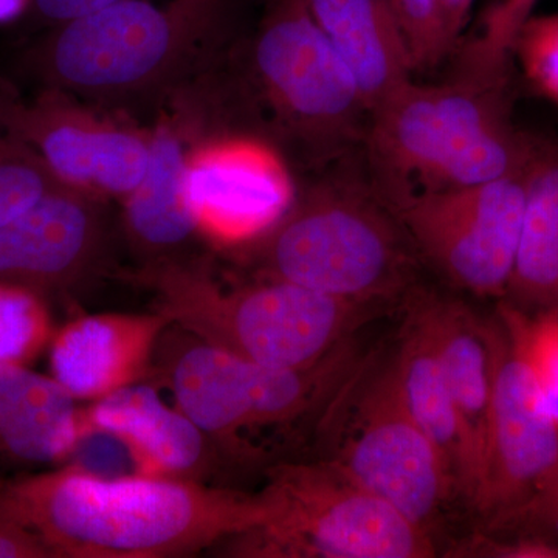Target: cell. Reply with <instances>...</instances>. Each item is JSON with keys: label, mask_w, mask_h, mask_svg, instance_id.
Masks as SVG:
<instances>
[{"label": "cell", "mask_w": 558, "mask_h": 558, "mask_svg": "<svg viewBox=\"0 0 558 558\" xmlns=\"http://www.w3.org/2000/svg\"><path fill=\"white\" fill-rule=\"evenodd\" d=\"M0 513L35 534L51 558H163L220 545L269 515L263 492L80 465L28 473L0 486Z\"/></svg>", "instance_id": "1"}, {"label": "cell", "mask_w": 558, "mask_h": 558, "mask_svg": "<svg viewBox=\"0 0 558 558\" xmlns=\"http://www.w3.org/2000/svg\"><path fill=\"white\" fill-rule=\"evenodd\" d=\"M502 90L454 76L392 92L363 142L381 196L462 189L523 167L538 145L513 130Z\"/></svg>", "instance_id": "2"}, {"label": "cell", "mask_w": 558, "mask_h": 558, "mask_svg": "<svg viewBox=\"0 0 558 558\" xmlns=\"http://www.w3.org/2000/svg\"><path fill=\"white\" fill-rule=\"evenodd\" d=\"M256 244L260 277L369 306L416 278L417 250L398 216L373 182L348 172L307 190Z\"/></svg>", "instance_id": "3"}, {"label": "cell", "mask_w": 558, "mask_h": 558, "mask_svg": "<svg viewBox=\"0 0 558 558\" xmlns=\"http://www.w3.org/2000/svg\"><path fill=\"white\" fill-rule=\"evenodd\" d=\"M143 278L159 295V312L172 325L259 365L310 369L352 340L371 314L369 304L336 299L260 277L223 289L207 270L163 263Z\"/></svg>", "instance_id": "4"}, {"label": "cell", "mask_w": 558, "mask_h": 558, "mask_svg": "<svg viewBox=\"0 0 558 558\" xmlns=\"http://www.w3.org/2000/svg\"><path fill=\"white\" fill-rule=\"evenodd\" d=\"M236 0H120L58 24L33 64L51 89L128 98L160 89L220 40Z\"/></svg>", "instance_id": "5"}, {"label": "cell", "mask_w": 558, "mask_h": 558, "mask_svg": "<svg viewBox=\"0 0 558 558\" xmlns=\"http://www.w3.org/2000/svg\"><path fill=\"white\" fill-rule=\"evenodd\" d=\"M323 461L432 532L457 497L446 459L410 411L395 352H371L337 389L318 421Z\"/></svg>", "instance_id": "6"}, {"label": "cell", "mask_w": 558, "mask_h": 558, "mask_svg": "<svg viewBox=\"0 0 558 558\" xmlns=\"http://www.w3.org/2000/svg\"><path fill=\"white\" fill-rule=\"evenodd\" d=\"M182 332L175 343L165 332V380L175 407L231 458H258L250 438L260 432L322 417L362 360L349 340L310 369L270 368Z\"/></svg>", "instance_id": "7"}, {"label": "cell", "mask_w": 558, "mask_h": 558, "mask_svg": "<svg viewBox=\"0 0 558 558\" xmlns=\"http://www.w3.org/2000/svg\"><path fill=\"white\" fill-rule=\"evenodd\" d=\"M269 515L227 539L231 556L248 558H427L432 532L329 462L274 468L263 488Z\"/></svg>", "instance_id": "8"}, {"label": "cell", "mask_w": 558, "mask_h": 558, "mask_svg": "<svg viewBox=\"0 0 558 558\" xmlns=\"http://www.w3.org/2000/svg\"><path fill=\"white\" fill-rule=\"evenodd\" d=\"M253 75L279 126L319 159L365 142L369 108L306 0H277L252 47Z\"/></svg>", "instance_id": "9"}, {"label": "cell", "mask_w": 558, "mask_h": 558, "mask_svg": "<svg viewBox=\"0 0 558 558\" xmlns=\"http://www.w3.org/2000/svg\"><path fill=\"white\" fill-rule=\"evenodd\" d=\"M532 157L509 174L476 185L381 197L398 216L418 255L444 277L475 295H506Z\"/></svg>", "instance_id": "10"}, {"label": "cell", "mask_w": 558, "mask_h": 558, "mask_svg": "<svg viewBox=\"0 0 558 558\" xmlns=\"http://www.w3.org/2000/svg\"><path fill=\"white\" fill-rule=\"evenodd\" d=\"M0 120L58 182L94 196L126 197L148 167L150 135L87 112L62 90L28 101L0 86Z\"/></svg>", "instance_id": "11"}, {"label": "cell", "mask_w": 558, "mask_h": 558, "mask_svg": "<svg viewBox=\"0 0 558 558\" xmlns=\"http://www.w3.org/2000/svg\"><path fill=\"white\" fill-rule=\"evenodd\" d=\"M494 400L486 480L476 512L488 527L521 508L558 465V427L505 323L492 325Z\"/></svg>", "instance_id": "12"}, {"label": "cell", "mask_w": 558, "mask_h": 558, "mask_svg": "<svg viewBox=\"0 0 558 558\" xmlns=\"http://www.w3.org/2000/svg\"><path fill=\"white\" fill-rule=\"evenodd\" d=\"M185 182L197 230L223 247L258 242L295 202L288 167L259 140L202 143L190 150Z\"/></svg>", "instance_id": "13"}, {"label": "cell", "mask_w": 558, "mask_h": 558, "mask_svg": "<svg viewBox=\"0 0 558 558\" xmlns=\"http://www.w3.org/2000/svg\"><path fill=\"white\" fill-rule=\"evenodd\" d=\"M100 197L58 183L0 226V281L43 293L64 288L98 258Z\"/></svg>", "instance_id": "14"}, {"label": "cell", "mask_w": 558, "mask_h": 558, "mask_svg": "<svg viewBox=\"0 0 558 558\" xmlns=\"http://www.w3.org/2000/svg\"><path fill=\"white\" fill-rule=\"evenodd\" d=\"M170 326L159 311L72 319L50 341L51 377L76 400H98L138 384Z\"/></svg>", "instance_id": "15"}, {"label": "cell", "mask_w": 558, "mask_h": 558, "mask_svg": "<svg viewBox=\"0 0 558 558\" xmlns=\"http://www.w3.org/2000/svg\"><path fill=\"white\" fill-rule=\"evenodd\" d=\"M429 315L439 357L465 450V481L461 497L476 509L486 480L492 400H494V337L459 301L427 292Z\"/></svg>", "instance_id": "16"}, {"label": "cell", "mask_w": 558, "mask_h": 558, "mask_svg": "<svg viewBox=\"0 0 558 558\" xmlns=\"http://www.w3.org/2000/svg\"><path fill=\"white\" fill-rule=\"evenodd\" d=\"M83 438V409L53 377L0 366V486L58 468Z\"/></svg>", "instance_id": "17"}, {"label": "cell", "mask_w": 558, "mask_h": 558, "mask_svg": "<svg viewBox=\"0 0 558 558\" xmlns=\"http://www.w3.org/2000/svg\"><path fill=\"white\" fill-rule=\"evenodd\" d=\"M83 424L84 436L117 440L142 475L193 480L207 465V436L148 385H130L95 400L83 410Z\"/></svg>", "instance_id": "18"}, {"label": "cell", "mask_w": 558, "mask_h": 558, "mask_svg": "<svg viewBox=\"0 0 558 558\" xmlns=\"http://www.w3.org/2000/svg\"><path fill=\"white\" fill-rule=\"evenodd\" d=\"M312 17L351 70L369 112L413 80L395 0H306Z\"/></svg>", "instance_id": "19"}, {"label": "cell", "mask_w": 558, "mask_h": 558, "mask_svg": "<svg viewBox=\"0 0 558 558\" xmlns=\"http://www.w3.org/2000/svg\"><path fill=\"white\" fill-rule=\"evenodd\" d=\"M395 357L410 411L446 459L461 497L465 481V450L449 385L439 357L427 292L410 301Z\"/></svg>", "instance_id": "20"}, {"label": "cell", "mask_w": 558, "mask_h": 558, "mask_svg": "<svg viewBox=\"0 0 558 558\" xmlns=\"http://www.w3.org/2000/svg\"><path fill=\"white\" fill-rule=\"evenodd\" d=\"M190 150L175 124H161L150 134L145 175L124 197L128 233L150 255H167L201 234L186 197Z\"/></svg>", "instance_id": "21"}, {"label": "cell", "mask_w": 558, "mask_h": 558, "mask_svg": "<svg viewBox=\"0 0 558 558\" xmlns=\"http://www.w3.org/2000/svg\"><path fill=\"white\" fill-rule=\"evenodd\" d=\"M506 295L517 310H558V150L538 146Z\"/></svg>", "instance_id": "22"}, {"label": "cell", "mask_w": 558, "mask_h": 558, "mask_svg": "<svg viewBox=\"0 0 558 558\" xmlns=\"http://www.w3.org/2000/svg\"><path fill=\"white\" fill-rule=\"evenodd\" d=\"M538 0H498L483 28L459 51L457 76L505 86L513 46Z\"/></svg>", "instance_id": "23"}, {"label": "cell", "mask_w": 558, "mask_h": 558, "mask_svg": "<svg viewBox=\"0 0 558 558\" xmlns=\"http://www.w3.org/2000/svg\"><path fill=\"white\" fill-rule=\"evenodd\" d=\"M53 322L46 296L0 281V366H27L49 347Z\"/></svg>", "instance_id": "24"}, {"label": "cell", "mask_w": 558, "mask_h": 558, "mask_svg": "<svg viewBox=\"0 0 558 558\" xmlns=\"http://www.w3.org/2000/svg\"><path fill=\"white\" fill-rule=\"evenodd\" d=\"M501 322L531 366L545 409L558 427V310L531 318L509 304L501 310Z\"/></svg>", "instance_id": "25"}, {"label": "cell", "mask_w": 558, "mask_h": 558, "mask_svg": "<svg viewBox=\"0 0 558 558\" xmlns=\"http://www.w3.org/2000/svg\"><path fill=\"white\" fill-rule=\"evenodd\" d=\"M58 183L39 157L0 120V226Z\"/></svg>", "instance_id": "26"}, {"label": "cell", "mask_w": 558, "mask_h": 558, "mask_svg": "<svg viewBox=\"0 0 558 558\" xmlns=\"http://www.w3.org/2000/svg\"><path fill=\"white\" fill-rule=\"evenodd\" d=\"M413 72L436 68L453 44L447 35L442 0H395Z\"/></svg>", "instance_id": "27"}, {"label": "cell", "mask_w": 558, "mask_h": 558, "mask_svg": "<svg viewBox=\"0 0 558 558\" xmlns=\"http://www.w3.org/2000/svg\"><path fill=\"white\" fill-rule=\"evenodd\" d=\"M529 81L558 105V13L532 16L513 46Z\"/></svg>", "instance_id": "28"}, {"label": "cell", "mask_w": 558, "mask_h": 558, "mask_svg": "<svg viewBox=\"0 0 558 558\" xmlns=\"http://www.w3.org/2000/svg\"><path fill=\"white\" fill-rule=\"evenodd\" d=\"M488 529L519 531L520 537L538 538L558 546V465L521 508Z\"/></svg>", "instance_id": "29"}, {"label": "cell", "mask_w": 558, "mask_h": 558, "mask_svg": "<svg viewBox=\"0 0 558 558\" xmlns=\"http://www.w3.org/2000/svg\"><path fill=\"white\" fill-rule=\"evenodd\" d=\"M450 557H558V546L543 542L538 538L519 537L515 542H505L487 537V535H473L461 545L450 550Z\"/></svg>", "instance_id": "30"}, {"label": "cell", "mask_w": 558, "mask_h": 558, "mask_svg": "<svg viewBox=\"0 0 558 558\" xmlns=\"http://www.w3.org/2000/svg\"><path fill=\"white\" fill-rule=\"evenodd\" d=\"M0 558H51L35 534L0 513Z\"/></svg>", "instance_id": "31"}, {"label": "cell", "mask_w": 558, "mask_h": 558, "mask_svg": "<svg viewBox=\"0 0 558 558\" xmlns=\"http://www.w3.org/2000/svg\"><path fill=\"white\" fill-rule=\"evenodd\" d=\"M117 2L120 0H32V7L40 17L58 25Z\"/></svg>", "instance_id": "32"}, {"label": "cell", "mask_w": 558, "mask_h": 558, "mask_svg": "<svg viewBox=\"0 0 558 558\" xmlns=\"http://www.w3.org/2000/svg\"><path fill=\"white\" fill-rule=\"evenodd\" d=\"M32 7V0H0V24L17 20Z\"/></svg>", "instance_id": "33"}]
</instances>
